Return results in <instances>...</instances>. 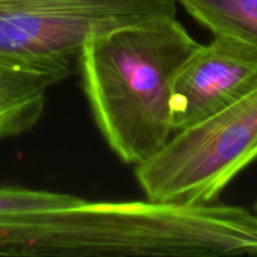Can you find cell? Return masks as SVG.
Segmentation results:
<instances>
[{"mask_svg":"<svg viewBox=\"0 0 257 257\" xmlns=\"http://www.w3.org/2000/svg\"><path fill=\"white\" fill-rule=\"evenodd\" d=\"M198 45L176 17L119 28L84 45L78 68L85 97L124 163L146 162L172 137L173 82Z\"/></svg>","mask_w":257,"mask_h":257,"instance_id":"cell-2","label":"cell"},{"mask_svg":"<svg viewBox=\"0 0 257 257\" xmlns=\"http://www.w3.org/2000/svg\"><path fill=\"white\" fill-rule=\"evenodd\" d=\"M257 84V50L230 37L213 35L185 60L173 82V133L225 109Z\"/></svg>","mask_w":257,"mask_h":257,"instance_id":"cell-5","label":"cell"},{"mask_svg":"<svg viewBox=\"0 0 257 257\" xmlns=\"http://www.w3.org/2000/svg\"><path fill=\"white\" fill-rule=\"evenodd\" d=\"M256 210H257V205H256Z\"/></svg>","mask_w":257,"mask_h":257,"instance_id":"cell-9","label":"cell"},{"mask_svg":"<svg viewBox=\"0 0 257 257\" xmlns=\"http://www.w3.org/2000/svg\"><path fill=\"white\" fill-rule=\"evenodd\" d=\"M257 255V215L222 203L88 202L20 217L0 256Z\"/></svg>","mask_w":257,"mask_h":257,"instance_id":"cell-1","label":"cell"},{"mask_svg":"<svg viewBox=\"0 0 257 257\" xmlns=\"http://www.w3.org/2000/svg\"><path fill=\"white\" fill-rule=\"evenodd\" d=\"M176 0H0V65L58 82L78 67L88 40L176 17Z\"/></svg>","mask_w":257,"mask_h":257,"instance_id":"cell-3","label":"cell"},{"mask_svg":"<svg viewBox=\"0 0 257 257\" xmlns=\"http://www.w3.org/2000/svg\"><path fill=\"white\" fill-rule=\"evenodd\" d=\"M213 35L237 39L257 50V0H176Z\"/></svg>","mask_w":257,"mask_h":257,"instance_id":"cell-7","label":"cell"},{"mask_svg":"<svg viewBox=\"0 0 257 257\" xmlns=\"http://www.w3.org/2000/svg\"><path fill=\"white\" fill-rule=\"evenodd\" d=\"M83 198L24 187H0V235L19 217L30 213L72 207Z\"/></svg>","mask_w":257,"mask_h":257,"instance_id":"cell-8","label":"cell"},{"mask_svg":"<svg viewBox=\"0 0 257 257\" xmlns=\"http://www.w3.org/2000/svg\"><path fill=\"white\" fill-rule=\"evenodd\" d=\"M55 78L0 65V141L32 130L47 102Z\"/></svg>","mask_w":257,"mask_h":257,"instance_id":"cell-6","label":"cell"},{"mask_svg":"<svg viewBox=\"0 0 257 257\" xmlns=\"http://www.w3.org/2000/svg\"><path fill=\"white\" fill-rule=\"evenodd\" d=\"M257 160V84L216 114L176 132L136 166L147 200L206 205Z\"/></svg>","mask_w":257,"mask_h":257,"instance_id":"cell-4","label":"cell"}]
</instances>
